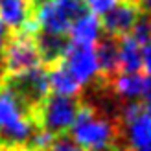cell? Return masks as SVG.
<instances>
[{"label":"cell","mask_w":151,"mask_h":151,"mask_svg":"<svg viewBox=\"0 0 151 151\" xmlns=\"http://www.w3.org/2000/svg\"><path fill=\"white\" fill-rule=\"evenodd\" d=\"M70 133L72 140L83 151H122L118 118L88 101H81Z\"/></svg>","instance_id":"obj_1"},{"label":"cell","mask_w":151,"mask_h":151,"mask_svg":"<svg viewBox=\"0 0 151 151\" xmlns=\"http://www.w3.org/2000/svg\"><path fill=\"white\" fill-rule=\"evenodd\" d=\"M37 131L35 112L0 78V151H32Z\"/></svg>","instance_id":"obj_2"},{"label":"cell","mask_w":151,"mask_h":151,"mask_svg":"<svg viewBox=\"0 0 151 151\" xmlns=\"http://www.w3.org/2000/svg\"><path fill=\"white\" fill-rule=\"evenodd\" d=\"M81 101L78 98L52 94L35 111V122L41 131L52 137H65L78 118Z\"/></svg>","instance_id":"obj_3"},{"label":"cell","mask_w":151,"mask_h":151,"mask_svg":"<svg viewBox=\"0 0 151 151\" xmlns=\"http://www.w3.org/2000/svg\"><path fill=\"white\" fill-rule=\"evenodd\" d=\"M87 13L85 0H46L35 7L33 19L39 32L52 35H66L74 20Z\"/></svg>","instance_id":"obj_4"},{"label":"cell","mask_w":151,"mask_h":151,"mask_svg":"<svg viewBox=\"0 0 151 151\" xmlns=\"http://www.w3.org/2000/svg\"><path fill=\"white\" fill-rule=\"evenodd\" d=\"M37 66H42V63L37 50L35 35L13 33L11 37H7V42L0 54V74L15 76Z\"/></svg>","instance_id":"obj_5"},{"label":"cell","mask_w":151,"mask_h":151,"mask_svg":"<svg viewBox=\"0 0 151 151\" xmlns=\"http://www.w3.org/2000/svg\"><path fill=\"white\" fill-rule=\"evenodd\" d=\"M0 78L32 112H35L37 107L50 96L48 70L44 66H37V68H32L22 74H15V76L0 74Z\"/></svg>","instance_id":"obj_6"},{"label":"cell","mask_w":151,"mask_h":151,"mask_svg":"<svg viewBox=\"0 0 151 151\" xmlns=\"http://www.w3.org/2000/svg\"><path fill=\"white\" fill-rule=\"evenodd\" d=\"M59 63H61L65 66V70L78 81V85L81 88L94 85L96 79L100 78L94 46H85V44L70 42L66 52H65V55H63V59Z\"/></svg>","instance_id":"obj_7"},{"label":"cell","mask_w":151,"mask_h":151,"mask_svg":"<svg viewBox=\"0 0 151 151\" xmlns=\"http://www.w3.org/2000/svg\"><path fill=\"white\" fill-rule=\"evenodd\" d=\"M0 20L11 33L37 35L39 32L32 0H0Z\"/></svg>","instance_id":"obj_8"},{"label":"cell","mask_w":151,"mask_h":151,"mask_svg":"<svg viewBox=\"0 0 151 151\" xmlns=\"http://www.w3.org/2000/svg\"><path fill=\"white\" fill-rule=\"evenodd\" d=\"M140 7L133 0H120V2L112 7V9L103 15L101 20V29L105 35L122 39L131 33V29L134 28L137 20L140 17Z\"/></svg>","instance_id":"obj_9"},{"label":"cell","mask_w":151,"mask_h":151,"mask_svg":"<svg viewBox=\"0 0 151 151\" xmlns=\"http://www.w3.org/2000/svg\"><path fill=\"white\" fill-rule=\"evenodd\" d=\"M149 83H151V79L142 72H137V74L120 72L118 76H114V78L111 79L109 90L116 98L124 100L125 103L140 101V100H144V96L149 88Z\"/></svg>","instance_id":"obj_10"},{"label":"cell","mask_w":151,"mask_h":151,"mask_svg":"<svg viewBox=\"0 0 151 151\" xmlns=\"http://www.w3.org/2000/svg\"><path fill=\"white\" fill-rule=\"evenodd\" d=\"M118 41L116 37L101 35L100 41L96 42L94 52L98 59V70H100V78L103 83H111L114 76L120 74V59H118Z\"/></svg>","instance_id":"obj_11"},{"label":"cell","mask_w":151,"mask_h":151,"mask_svg":"<svg viewBox=\"0 0 151 151\" xmlns=\"http://www.w3.org/2000/svg\"><path fill=\"white\" fill-rule=\"evenodd\" d=\"M68 33H70V42H74V44L96 46V42L103 35L101 20H100V17H96L92 13H85L78 20H74Z\"/></svg>","instance_id":"obj_12"},{"label":"cell","mask_w":151,"mask_h":151,"mask_svg":"<svg viewBox=\"0 0 151 151\" xmlns=\"http://www.w3.org/2000/svg\"><path fill=\"white\" fill-rule=\"evenodd\" d=\"M35 42H37V50H39V55H41V63L46 65L48 68L61 61L70 44L66 35H52V33H42V32H37Z\"/></svg>","instance_id":"obj_13"},{"label":"cell","mask_w":151,"mask_h":151,"mask_svg":"<svg viewBox=\"0 0 151 151\" xmlns=\"http://www.w3.org/2000/svg\"><path fill=\"white\" fill-rule=\"evenodd\" d=\"M118 59H120V72L124 74H137L142 70V46L133 37H122L118 41Z\"/></svg>","instance_id":"obj_14"},{"label":"cell","mask_w":151,"mask_h":151,"mask_svg":"<svg viewBox=\"0 0 151 151\" xmlns=\"http://www.w3.org/2000/svg\"><path fill=\"white\" fill-rule=\"evenodd\" d=\"M48 87L57 96L76 98L81 92V87L78 85V81L65 70V66L61 63H57L48 68Z\"/></svg>","instance_id":"obj_15"},{"label":"cell","mask_w":151,"mask_h":151,"mask_svg":"<svg viewBox=\"0 0 151 151\" xmlns=\"http://www.w3.org/2000/svg\"><path fill=\"white\" fill-rule=\"evenodd\" d=\"M129 37H133L140 46L151 42V15L140 13V17L137 20V24H134V28L131 29Z\"/></svg>","instance_id":"obj_16"},{"label":"cell","mask_w":151,"mask_h":151,"mask_svg":"<svg viewBox=\"0 0 151 151\" xmlns=\"http://www.w3.org/2000/svg\"><path fill=\"white\" fill-rule=\"evenodd\" d=\"M118 2H120V0H85V4L90 9V13L96 15V17H103V15H107Z\"/></svg>","instance_id":"obj_17"},{"label":"cell","mask_w":151,"mask_h":151,"mask_svg":"<svg viewBox=\"0 0 151 151\" xmlns=\"http://www.w3.org/2000/svg\"><path fill=\"white\" fill-rule=\"evenodd\" d=\"M44 151H83V149L76 144L70 137L65 134V137H57Z\"/></svg>","instance_id":"obj_18"},{"label":"cell","mask_w":151,"mask_h":151,"mask_svg":"<svg viewBox=\"0 0 151 151\" xmlns=\"http://www.w3.org/2000/svg\"><path fill=\"white\" fill-rule=\"evenodd\" d=\"M142 68L146 70V76L151 79V42L142 46Z\"/></svg>","instance_id":"obj_19"},{"label":"cell","mask_w":151,"mask_h":151,"mask_svg":"<svg viewBox=\"0 0 151 151\" xmlns=\"http://www.w3.org/2000/svg\"><path fill=\"white\" fill-rule=\"evenodd\" d=\"M7 28L2 24V20H0V54H2V50H4V46H6V42H7Z\"/></svg>","instance_id":"obj_20"},{"label":"cell","mask_w":151,"mask_h":151,"mask_svg":"<svg viewBox=\"0 0 151 151\" xmlns=\"http://www.w3.org/2000/svg\"><path fill=\"white\" fill-rule=\"evenodd\" d=\"M134 2H137V6L140 7L142 13L151 15V0H134Z\"/></svg>","instance_id":"obj_21"},{"label":"cell","mask_w":151,"mask_h":151,"mask_svg":"<svg viewBox=\"0 0 151 151\" xmlns=\"http://www.w3.org/2000/svg\"><path fill=\"white\" fill-rule=\"evenodd\" d=\"M142 105L151 112V83H149V88H147V92H146V96H144V101H142Z\"/></svg>","instance_id":"obj_22"}]
</instances>
